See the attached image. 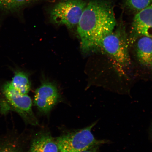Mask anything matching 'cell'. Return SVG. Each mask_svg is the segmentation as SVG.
Segmentation results:
<instances>
[{
	"mask_svg": "<svg viewBox=\"0 0 152 152\" xmlns=\"http://www.w3.org/2000/svg\"><path fill=\"white\" fill-rule=\"evenodd\" d=\"M113 6L106 0H92L87 3L77 25L82 50L94 51L95 45L116 26Z\"/></svg>",
	"mask_w": 152,
	"mask_h": 152,
	"instance_id": "1",
	"label": "cell"
},
{
	"mask_svg": "<svg viewBox=\"0 0 152 152\" xmlns=\"http://www.w3.org/2000/svg\"><path fill=\"white\" fill-rule=\"evenodd\" d=\"M128 36L121 23L116 29L99 40L94 50H99L109 57L119 73L124 75L131 64Z\"/></svg>",
	"mask_w": 152,
	"mask_h": 152,
	"instance_id": "2",
	"label": "cell"
},
{
	"mask_svg": "<svg viewBox=\"0 0 152 152\" xmlns=\"http://www.w3.org/2000/svg\"><path fill=\"white\" fill-rule=\"evenodd\" d=\"M2 94V96L0 97V113L6 115L14 112L28 124H38L32 109L31 98L28 94H23L18 92L9 82L3 86Z\"/></svg>",
	"mask_w": 152,
	"mask_h": 152,
	"instance_id": "3",
	"label": "cell"
},
{
	"mask_svg": "<svg viewBox=\"0 0 152 152\" xmlns=\"http://www.w3.org/2000/svg\"><path fill=\"white\" fill-rule=\"evenodd\" d=\"M96 124L95 122L81 130L57 138L56 141L59 151L81 152L107 143V140L96 139L92 134V129Z\"/></svg>",
	"mask_w": 152,
	"mask_h": 152,
	"instance_id": "4",
	"label": "cell"
},
{
	"mask_svg": "<svg viewBox=\"0 0 152 152\" xmlns=\"http://www.w3.org/2000/svg\"><path fill=\"white\" fill-rule=\"evenodd\" d=\"M87 3L85 0H64L57 3L51 10L53 22L72 28L77 26Z\"/></svg>",
	"mask_w": 152,
	"mask_h": 152,
	"instance_id": "5",
	"label": "cell"
},
{
	"mask_svg": "<svg viewBox=\"0 0 152 152\" xmlns=\"http://www.w3.org/2000/svg\"><path fill=\"white\" fill-rule=\"evenodd\" d=\"M142 36L152 38V4L137 12L133 18L128 36L130 45Z\"/></svg>",
	"mask_w": 152,
	"mask_h": 152,
	"instance_id": "6",
	"label": "cell"
},
{
	"mask_svg": "<svg viewBox=\"0 0 152 152\" xmlns=\"http://www.w3.org/2000/svg\"><path fill=\"white\" fill-rule=\"evenodd\" d=\"M59 95L56 86L49 82L43 83L36 91L34 102L42 113H49L58 102Z\"/></svg>",
	"mask_w": 152,
	"mask_h": 152,
	"instance_id": "7",
	"label": "cell"
},
{
	"mask_svg": "<svg viewBox=\"0 0 152 152\" xmlns=\"http://www.w3.org/2000/svg\"><path fill=\"white\" fill-rule=\"evenodd\" d=\"M135 42L139 62L145 67L152 69V38L142 36Z\"/></svg>",
	"mask_w": 152,
	"mask_h": 152,
	"instance_id": "8",
	"label": "cell"
},
{
	"mask_svg": "<svg viewBox=\"0 0 152 152\" xmlns=\"http://www.w3.org/2000/svg\"><path fill=\"white\" fill-rule=\"evenodd\" d=\"M28 152H59V150L52 137L44 134L34 139Z\"/></svg>",
	"mask_w": 152,
	"mask_h": 152,
	"instance_id": "9",
	"label": "cell"
},
{
	"mask_svg": "<svg viewBox=\"0 0 152 152\" xmlns=\"http://www.w3.org/2000/svg\"><path fill=\"white\" fill-rule=\"evenodd\" d=\"M20 141L14 131L0 136V152H23Z\"/></svg>",
	"mask_w": 152,
	"mask_h": 152,
	"instance_id": "10",
	"label": "cell"
},
{
	"mask_svg": "<svg viewBox=\"0 0 152 152\" xmlns=\"http://www.w3.org/2000/svg\"><path fill=\"white\" fill-rule=\"evenodd\" d=\"M11 85L18 92L23 94H28L31 87V85L28 76L22 71L15 72Z\"/></svg>",
	"mask_w": 152,
	"mask_h": 152,
	"instance_id": "11",
	"label": "cell"
},
{
	"mask_svg": "<svg viewBox=\"0 0 152 152\" xmlns=\"http://www.w3.org/2000/svg\"><path fill=\"white\" fill-rule=\"evenodd\" d=\"M30 0H0V7L4 10L14 11L20 9Z\"/></svg>",
	"mask_w": 152,
	"mask_h": 152,
	"instance_id": "12",
	"label": "cell"
},
{
	"mask_svg": "<svg viewBox=\"0 0 152 152\" xmlns=\"http://www.w3.org/2000/svg\"><path fill=\"white\" fill-rule=\"evenodd\" d=\"M124 1L129 9L136 12L152 4V0H124Z\"/></svg>",
	"mask_w": 152,
	"mask_h": 152,
	"instance_id": "13",
	"label": "cell"
},
{
	"mask_svg": "<svg viewBox=\"0 0 152 152\" xmlns=\"http://www.w3.org/2000/svg\"><path fill=\"white\" fill-rule=\"evenodd\" d=\"M99 147V146H97V147L91 148V149L86 150V151L81 152H98Z\"/></svg>",
	"mask_w": 152,
	"mask_h": 152,
	"instance_id": "14",
	"label": "cell"
}]
</instances>
